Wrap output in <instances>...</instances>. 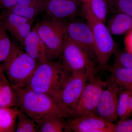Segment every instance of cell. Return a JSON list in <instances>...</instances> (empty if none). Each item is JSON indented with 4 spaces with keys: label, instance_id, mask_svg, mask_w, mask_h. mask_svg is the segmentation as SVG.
<instances>
[{
    "label": "cell",
    "instance_id": "cell-24",
    "mask_svg": "<svg viewBox=\"0 0 132 132\" xmlns=\"http://www.w3.org/2000/svg\"><path fill=\"white\" fill-rule=\"evenodd\" d=\"M12 46L6 31L0 24V68L1 64L9 54Z\"/></svg>",
    "mask_w": 132,
    "mask_h": 132
},
{
    "label": "cell",
    "instance_id": "cell-30",
    "mask_svg": "<svg viewBox=\"0 0 132 132\" xmlns=\"http://www.w3.org/2000/svg\"><path fill=\"white\" fill-rule=\"evenodd\" d=\"M129 113L130 115L132 114V94H131L129 102Z\"/></svg>",
    "mask_w": 132,
    "mask_h": 132
},
{
    "label": "cell",
    "instance_id": "cell-13",
    "mask_svg": "<svg viewBox=\"0 0 132 132\" xmlns=\"http://www.w3.org/2000/svg\"><path fill=\"white\" fill-rule=\"evenodd\" d=\"M79 7L78 0H46L45 12L52 19L64 20L75 17Z\"/></svg>",
    "mask_w": 132,
    "mask_h": 132
},
{
    "label": "cell",
    "instance_id": "cell-23",
    "mask_svg": "<svg viewBox=\"0 0 132 132\" xmlns=\"http://www.w3.org/2000/svg\"><path fill=\"white\" fill-rule=\"evenodd\" d=\"M18 123L15 132H37L38 125L35 121L26 114L20 111L17 117Z\"/></svg>",
    "mask_w": 132,
    "mask_h": 132
},
{
    "label": "cell",
    "instance_id": "cell-31",
    "mask_svg": "<svg viewBox=\"0 0 132 132\" xmlns=\"http://www.w3.org/2000/svg\"><path fill=\"white\" fill-rule=\"evenodd\" d=\"M79 1L82 2H83V3H85L86 2H87L88 1V0H79Z\"/></svg>",
    "mask_w": 132,
    "mask_h": 132
},
{
    "label": "cell",
    "instance_id": "cell-25",
    "mask_svg": "<svg viewBox=\"0 0 132 132\" xmlns=\"http://www.w3.org/2000/svg\"><path fill=\"white\" fill-rule=\"evenodd\" d=\"M113 66L132 70V54L125 51H117Z\"/></svg>",
    "mask_w": 132,
    "mask_h": 132
},
{
    "label": "cell",
    "instance_id": "cell-17",
    "mask_svg": "<svg viewBox=\"0 0 132 132\" xmlns=\"http://www.w3.org/2000/svg\"><path fill=\"white\" fill-rule=\"evenodd\" d=\"M16 104V93L2 67L0 68V107H14Z\"/></svg>",
    "mask_w": 132,
    "mask_h": 132
},
{
    "label": "cell",
    "instance_id": "cell-7",
    "mask_svg": "<svg viewBox=\"0 0 132 132\" xmlns=\"http://www.w3.org/2000/svg\"><path fill=\"white\" fill-rule=\"evenodd\" d=\"M87 22L93 34L94 54L99 66L103 68L108 65L111 56L118 51L117 44L105 23L95 21Z\"/></svg>",
    "mask_w": 132,
    "mask_h": 132
},
{
    "label": "cell",
    "instance_id": "cell-20",
    "mask_svg": "<svg viewBox=\"0 0 132 132\" xmlns=\"http://www.w3.org/2000/svg\"><path fill=\"white\" fill-rule=\"evenodd\" d=\"M102 69L111 72V78L117 83L121 90H126L132 94V70L113 66L109 67L108 65Z\"/></svg>",
    "mask_w": 132,
    "mask_h": 132
},
{
    "label": "cell",
    "instance_id": "cell-1",
    "mask_svg": "<svg viewBox=\"0 0 132 132\" xmlns=\"http://www.w3.org/2000/svg\"><path fill=\"white\" fill-rule=\"evenodd\" d=\"M12 86L16 94V106L37 125L52 114H56L64 117L52 96L28 88Z\"/></svg>",
    "mask_w": 132,
    "mask_h": 132
},
{
    "label": "cell",
    "instance_id": "cell-3",
    "mask_svg": "<svg viewBox=\"0 0 132 132\" xmlns=\"http://www.w3.org/2000/svg\"><path fill=\"white\" fill-rule=\"evenodd\" d=\"M38 64L15 43L12 42L9 54L1 65L12 86L24 88L28 84Z\"/></svg>",
    "mask_w": 132,
    "mask_h": 132
},
{
    "label": "cell",
    "instance_id": "cell-29",
    "mask_svg": "<svg viewBox=\"0 0 132 132\" xmlns=\"http://www.w3.org/2000/svg\"><path fill=\"white\" fill-rule=\"evenodd\" d=\"M24 0H0V7L3 10L8 9Z\"/></svg>",
    "mask_w": 132,
    "mask_h": 132
},
{
    "label": "cell",
    "instance_id": "cell-8",
    "mask_svg": "<svg viewBox=\"0 0 132 132\" xmlns=\"http://www.w3.org/2000/svg\"><path fill=\"white\" fill-rule=\"evenodd\" d=\"M106 81L94 75L88 79L70 118L87 115L95 112L101 95Z\"/></svg>",
    "mask_w": 132,
    "mask_h": 132
},
{
    "label": "cell",
    "instance_id": "cell-26",
    "mask_svg": "<svg viewBox=\"0 0 132 132\" xmlns=\"http://www.w3.org/2000/svg\"><path fill=\"white\" fill-rule=\"evenodd\" d=\"M114 10L132 18V0H115Z\"/></svg>",
    "mask_w": 132,
    "mask_h": 132
},
{
    "label": "cell",
    "instance_id": "cell-16",
    "mask_svg": "<svg viewBox=\"0 0 132 132\" xmlns=\"http://www.w3.org/2000/svg\"><path fill=\"white\" fill-rule=\"evenodd\" d=\"M81 9L87 21H95L105 23L108 7L105 0H88L84 3Z\"/></svg>",
    "mask_w": 132,
    "mask_h": 132
},
{
    "label": "cell",
    "instance_id": "cell-9",
    "mask_svg": "<svg viewBox=\"0 0 132 132\" xmlns=\"http://www.w3.org/2000/svg\"><path fill=\"white\" fill-rule=\"evenodd\" d=\"M105 89L102 92L95 113L109 122L113 123L118 118L117 109L120 88L110 78L106 80Z\"/></svg>",
    "mask_w": 132,
    "mask_h": 132
},
{
    "label": "cell",
    "instance_id": "cell-5",
    "mask_svg": "<svg viewBox=\"0 0 132 132\" xmlns=\"http://www.w3.org/2000/svg\"><path fill=\"white\" fill-rule=\"evenodd\" d=\"M93 76L83 73H72L61 89L53 97L64 118H69L88 80Z\"/></svg>",
    "mask_w": 132,
    "mask_h": 132
},
{
    "label": "cell",
    "instance_id": "cell-2",
    "mask_svg": "<svg viewBox=\"0 0 132 132\" xmlns=\"http://www.w3.org/2000/svg\"><path fill=\"white\" fill-rule=\"evenodd\" d=\"M71 73L61 62L48 61L38 64L28 84L24 88L53 97Z\"/></svg>",
    "mask_w": 132,
    "mask_h": 132
},
{
    "label": "cell",
    "instance_id": "cell-10",
    "mask_svg": "<svg viewBox=\"0 0 132 132\" xmlns=\"http://www.w3.org/2000/svg\"><path fill=\"white\" fill-rule=\"evenodd\" d=\"M34 20L3 10L0 14V24L21 45L31 31Z\"/></svg>",
    "mask_w": 132,
    "mask_h": 132
},
{
    "label": "cell",
    "instance_id": "cell-18",
    "mask_svg": "<svg viewBox=\"0 0 132 132\" xmlns=\"http://www.w3.org/2000/svg\"><path fill=\"white\" fill-rule=\"evenodd\" d=\"M65 118L56 114L49 115L38 124V132H72Z\"/></svg>",
    "mask_w": 132,
    "mask_h": 132
},
{
    "label": "cell",
    "instance_id": "cell-28",
    "mask_svg": "<svg viewBox=\"0 0 132 132\" xmlns=\"http://www.w3.org/2000/svg\"><path fill=\"white\" fill-rule=\"evenodd\" d=\"M124 44L125 50L132 54V29L126 34Z\"/></svg>",
    "mask_w": 132,
    "mask_h": 132
},
{
    "label": "cell",
    "instance_id": "cell-14",
    "mask_svg": "<svg viewBox=\"0 0 132 132\" xmlns=\"http://www.w3.org/2000/svg\"><path fill=\"white\" fill-rule=\"evenodd\" d=\"M22 46L25 52L38 64L48 61L45 45L34 28L27 36Z\"/></svg>",
    "mask_w": 132,
    "mask_h": 132
},
{
    "label": "cell",
    "instance_id": "cell-4",
    "mask_svg": "<svg viewBox=\"0 0 132 132\" xmlns=\"http://www.w3.org/2000/svg\"><path fill=\"white\" fill-rule=\"evenodd\" d=\"M33 28L45 45L48 60L53 61L60 57L68 38L64 20L52 19L43 21Z\"/></svg>",
    "mask_w": 132,
    "mask_h": 132
},
{
    "label": "cell",
    "instance_id": "cell-6",
    "mask_svg": "<svg viewBox=\"0 0 132 132\" xmlns=\"http://www.w3.org/2000/svg\"><path fill=\"white\" fill-rule=\"evenodd\" d=\"M60 57L62 64L72 73L81 72L90 76L95 75L97 70L90 55L68 37Z\"/></svg>",
    "mask_w": 132,
    "mask_h": 132
},
{
    "label": "cell",
    "instance_id": "cell-21",
    "mask_svg": "<svg viewBox=\"0 0 132 132\" xmlns=\"http://www.w3.org/2000/svg\"><path fill=\"white\" fill-rule=\"evenodd\" d=\"M20 112L16 106L0 107V132L15 131L16 120Z\"/></svg>",
    "mask_w": 132,
    "mask_h": 132
},
{
    "label": "cell",
    "instance_id": "cell-12",
    "mask_svg": "<svg viewBox=\"0 0 132 132\" xmlns=\"http://www.w3.org/2000/svg\"><path fill=\"white\" fill-rule=\"evenodd\" d=\"M67 29L69 39L85 50L89 55L94 54L93 34L87 23L69 22L67 24Z\"/></svg>",
    "mask_w": 132,
    "mask_h": 132
},
{
    "label": "cell",
    "instance_id": "cell-15",
    "mask_svg": "<svg viewBox=\"0 0 132 132\" xmlns=\"http://www.w3.org/2000/svg\"><path fill=\"white\" fill-rule=\"evenodd\" d=\"M46 0H24L7 10L15 14L34 21L38 15L45 12Z\"/></svg>",
    "mask_w": 132,
    "mask_h": 132
},
{
    "label": "cell",
    "instance_id": "cell-11",
    "mask_svg": "<svg viewBox=\"0 0 132 132\" xmlns=\"http://www.w3.org/2000/svg\"><path fill=\"white\" fill-rule=\"evenodd\" d=\"M67 122L72 131L74 132H113L114 125L95 112L69 118Z\"/></svg>",
    "mask_w": 132,
    "mask_h": 132
},
{
    "label": "cell",
    "instance_id": "cell-19",
    "mask_svg": "<svg viewBox=\"0 0 132 132\" xmlns=\"http://www.w3.org/2000/svg\"><path fill=\"white\" fill-rule=\"evenodd\" d=\"M117 13L109 21L107 27L112 35L126 34L132 29V18L124 13Z\"/></svg>",
    "mask_w": 132,
    "mask_h": 132
},
{
    "label": "cell",
    "instance_id": "cell-27",
    "mask_svg": "<svg viewBox=\"0 0 132 132\" xmlns=\"http://www.w3.org/2000/svg\"><path fill=\"white\" fill-rule=\"evenodd\" d=\"M113 132H132V119L120 120L114 124Z\"/></svg>",
    "mask_w": 132,
    "mask_h": 132
},
{
    "label": "cell",
    "instance_id": "cell-22",
    "mask_svg": "<svg viewBox=\"0 0 132 132\" xmlns=\"http://www.w3.org/2000/svg\"><path fill=\"white\" fill-rule=\"evenodd\" d=\"M131 93L125 90H121L118 97L117 112L118 118L126 119L130 117L129 102Z\"/></svg>",
    "mask_w": 132,
    "mask_h": 132
}]
</instances>
